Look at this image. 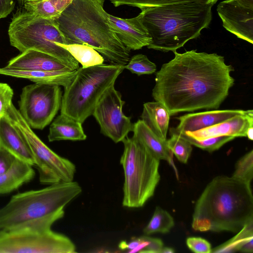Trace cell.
I'll return each instance as SVG.
<instances>
[{
    "label": "cell",
    "instance_id": "1",
    "mask_svg": "<svg viewBox=\"0 0 253 253\" xmlns=\"http://www.w3.org/2000/svg\"><path fill=\"white\" fill-rule=\"evenodd\" d=\"M174 57L156 73L152 96L170 116L218 109L234 84V68L216 53L173 52Z\"/></svg>",
    "mask_w": 253,
    "mask_h": 253
},
{
    "label": "cell",
    "instance_id": "2",
    "mask_svg": "<svg viewBox=\"0 0 253 253\" xmlns=\"http://www.w3.org/2000/svg\"><path fill=\"white\" fill-rule=\"evenodd\" d=\"M253 221L251 185L226 176L214 178L198 199L192 227L195 231L239 232Z\"/></svg>",
    "mask_w": 253,
    "mask_h": 253
},
{
    "label": "cell",
    "instance_id": "3",
    "mask_svg": "<svg viewBox=\"0 0 253 253\" xmlns=\"http://www.w3.org/2000/svg\"><path fill=\"white\" fill-rule=\"evenodd\" d=\"M104 3V0H73L55 21L69 44H87L109 64L125 66L130 50L114 31Z\"/></svg>",
    "mask_w": 253,
    "mask_h": 253
},
{
    "label": "cell",
    "instance_id": "4",
    "mask_svg": "<svg viewBox=\"0 0 253 253\" xmlns=\"http://www.w3.org/2000/svg\"><path fill=\"white\" fill-rule=\"evenodd\" d=\"M212 6L186 2L140 8L142 23L151 38L147 47L174 52L198 38L211 23Z\"/></svg>",
    "mask_w": 253,
    "mask_h": 253
},
{
    "label": "cell",
    "instance_id": "5",
    "mask_svg": "<svg viewBox=\"0 0 253 253\" xmlns=\"http://www.w3.org/2000/svg\"><path fill=\"white\" fill-rule=\"evenodd\" d=\"M82 189L75 181L59 182L12 196L0 209V230L17 228L54 216H64L65 207Z\"/></svg>",
    "mask_w": 253,
    "mask_h": 253
},
{
    "label": "cell",
    "instance_id": "6",
    "mask_svg": "<svg viewBox=\"0 0 253 253\" xmlns=\"http://www.w3.org/2000/svg\"><path fill=\"white\" fill-rule=\"evenodd\" d=\"M8 34L10 44L21 52L32 49L51 55L71 70H77L79 63L57 43L69 44L55 20L36 16L23 7L13 14Z\"/></svg>",
    "mask_w": 253,
    "mask_h": 253
},
{
    "label": "cell",
    "instance_id": "7",
    "mask_svg": "<svg viewBox=\"0 0 253 253\" xmlns=\"http://www.w3.org/2000/svg\"><path fill=\"white\" fill-rule=\"evenodd\" d=\"M124 69L123 65L104 63L79 67L71 84L64 88L61 114L83 124Z\"/></svg>",
    "mask_w": 253,
    "mask_h": 253
},
{
    "label": "cell",
    "instance_id": "8",
    "mask_svg": "<svg viewBox=\"0 0 253 253\" xmlns=\"http://www.w3.org/2000/svg\"><path fill=\"white\" fill-rule=\"evenodd\" d=\"M121 157L124 173L123 199L125 207H142L151 198L160 180V161L137 139L127 136L123 140Z\"/></svg>",
    "mask_w": 253,
    "mask_h": 253
},
{
    "label": "cell",
    "instance_id": "9",
    "mask_svg": "<svg viewBox=\"0 0 253 253\" xmlns=\"http://www.w3.org/2000/svg\"><path fill=\"white\" fill-rule=\"evenodd\" d=\"M54 216L15 228L0 230V253H73L76 247L66 236L51 229L61 219Z\"/></svg>",
    "mask_w": 253,
    "mask_h": 253
},
{
    "label": "cell",
    "instance_id": "10",
    "mask_svg": "<svg viewBox=\"0 0 253 253\" xmlns=\"http://www.w3.org/2000/svg\"><path fill=\"white\" fill-rule=\"evenodd\" d=\"M5 115L27 143L39 174L41 183L51 185L73 181L75 165L59 156L46 146L33 131L12 103Z\"/></svg>",
    "mask_w": 253,
    "mask_h": 253
},
{
    "label": "cell",
    "instance_id": "11",
    "mask_svg": "<svg viewBox=\"0 0 253 253\" xmlns=\"http://www.w3.org/2000/svg\"><path fill=\"white\" fill-rule=\"evenodd\" d=\"M62 97L59 85L42 83L27 85L22 88L18 111L32 128L42 129L60 109Z\"/></svg>",
    "mask_w": 253,
    "mask_h": 253
},
{
    "label": "cell",
    "instance_id": "12",
    "mask_svg": "<svg viewBox=\"0 0 253 253\" xmlns=\"http://www.w3.org/2000/svg\"><path fill=\"white\" fill-rule=\"evenodd\" d=\"M125 103L121 93L112 85L100 99L92 115L98 123L101 133L115 143L122 142L133 129L131 118L123 112Z\"/></svg>",
    "mask_w": 253,
    "mask_h": 253
},
{
    "label": "cell",
    "instance_id": "13",
    "mask_svg": "<svg viewBox=\"0 0 253 253\" xmlns=\"http://www.w3.org/2000/svg\"><path fill=\"white\" fill-rule=\"evenodd\" d=\"M216 10L226 30L253 43V0H224Z\"/></svg>",
    "mask_w": 253,
    "mask_h": 253
},
{
    "label": "cell",
    "instance_id": "14",
    "mask_svg": "<svg viewBox=\"0 0 253 253\" xmlns=\"http://www.w3.org/2000/svg\"><path fill=\"white\" fill-rule=\"evenodd\" d=\"M108 18L118 39L130 50L141 49L150 43L151 38L142 23L140 13L130 18H119L109 14Z\"/></svg>",
    "mask_w": 253,
    "mask_h": 253
},
{
    "label": "cell",
    "instance_id": "15",
    "mask_svg": "<svg viewBox=\"0 0 253 253\" xmlns=\"http://www.w3.org/2000/svg\"><path fill=\"white\" fill-rule=\"evenodd\" d=\"M249 110H215L199 113H188L176 117L179 123L175 127H170L169 134L180 132H192L222 122L237 115H244Z\"/></svg>",
    "mask_w": 253,
    "mask_h": 253
},
{
    "label": "cell",
    "instance_id": "16",
    "mask_svg": "<svg viewBox=\"0 0 253 253\" xmlns=\"http://www.w3.org/2000/svg\"><path fill=\"white\" fill-rule=\"evenodd\" d=\"M251 126H253V111L249 110L247 114L235 116L214 126L185 132L198 140L224 135L246 137L247 130Z\"/></svg>",
    "mask_w": 253,
    "mask_h": 253
},
{
    "label": "cell",
    "instance_id": "17",
    "mask_svg": "<svg viewBox=\"0 0 253 253\" xmlns=\"http://www.w3.org/2000/svg\"><path fill=\"white\" fill-rule=\"evenodd\" d=\"M5 67L33 71L73 70L55 57L32 49L27 50L12 58Z\"/></svg>",
    "mask_w": 253,
    "mask_h": 253
},
{
    "label": "cell",
    "instance_id": "18",
    "mask_svg": "<svg viewBox=\"0 0 253 253\" xmlns=\"http://www.w3.org/2000/svg\"><path fill=\"white\" fill-rule=\"evenodd\" d=\"M0 146L15 158L35 165L27 143L5 114L0 118Z\"/></svg>",
    "mask_w": 253,
    "mask_h": 253
},
{
    "label": "cell",
    "instance_id": "19",
    "mask_svg": "<svg viewBox=\"0 0 253 253\" xmlns=\"http://www.w3.org/2000/svg\"><path fill=\"white\" fill-rule=\"evenodd\" d=\"M77 73L75 70L33 71L16 70L4 67L0 68V74L28 79L35 83L55 84L64 88L68 86Z\"/></svg>",
    "mask_w": 253,
    "mask_h": 253
},
{
    "label": "cell",
    "instance_id": "20",
    "mask_svg": "<svg viewBox=\"0 0 253 253\" xmlns=\"http://www.w3.org/2000/svg\"><path fill=\"white\" fill-rule=\"evenodd\" d=\"M133 135L155 157L159 160L167 161L174 169L178 176L173 161V153L169 148L166 140H163L154 134L141 120L133 124Z\"/></svg>",
    "mask_w": 253,
    "mask_h": 253
},
{
    "label": "cell",
    "instance_id": "21",
    "mask_svg": "<svg viewBox=\"0 0 253 253\" xmlns=\"http://www.w3.org/2000/svg\"><path fill=\"white\" fill-rule=\"evenodd\" d=\"M35 175L32 166L16 158L11 167L0 174V195L16 190L32 180Z\"/></svg>",
    "mask_w": 253,
    "mask_h": 253
},
{
    "label": "cell",
    "instance_id": "22",
    "mask_svg": "<svg viewBox=\"0 0 253 253\" xmlns=\"http://www.w3.org/2000/svg\"><path fill=\"white\" fill-rule=\"evenodd\" d=\"M170 115L165 106L159 101L143 104L141 120L158 137L167 139Z\"/></svg>",
    "mask_w": 253,
    "mask_h": 253
},
{
    "label": "cell",
    "instance_id": "23",
    "mask_svg": "<svg viewBox=\"0 0 253 253\" xmlns=\"http://www.w3.org/2000/svg\"><path fill=\"white\" fill-rule=\"evenodd\" d=\"M86 138L82 124L66 115L60 114L50 126L49 142L59 140L82 141Z\"/></svg>",
    "mask_w": 253,
    "mask_h": 253
},
{
    "label": "cell",
    "instance_id": "24",
    "mask_svg": "<svg viewBox=\"0 0 253 253\" xmlns=\"http://www.w3.org/2000/svg\"><path fill=\"white\" fill-rule=\"evenodd\" d=\"M253 253V221L245 225L231 239L211 250L212 253Z\"/></svg>",
    "mask_w": 253,
    "mask_h": 253
},
{
    "label": "cell",
    "instance_id": "25",
    "mask_svg": "<svg viewBox=\"0 0 253 253\" xmlns=\"http://www.w3.org/2000/svg\"><path fill=\"white\" fill-rule=\"evenodd\" d=\"M73 0H28L23 7L33 15L44 19H57Z\"/></svg>",
    "mask_w": 253,
    "mask_h": 253
},
{
    "label": "cell",
    "instance_id": "26",
    "mask_svg": "<svg viewBox=\"0 0 253 253\" xmlns=\"http://www.w3.org/2000/svg\"><path fill=\"white\" fill-rule=\"evenodd\" d=\"M57 44L68 51L81 63L83 67H88L103 63V57L90 46L85 44Z\"/></svg>",
    "mask_w": 253,
    "mask_h": 253
},
{
    "label": "cell",
    "instance_id": "27",
    "mask_svg": "<svg viewBox=\"0 0 253 253\" xmlns=\"http://www.w3.org/2000/svg\"><path fill=\"white\" fill-rule=\"evenodd\" d=\"M174 225V219L170 214L157 206L150 221L143 229V233L146 235L158 232L166 233L170 231Z\"/></svg>",
    "mask_w": 253,
    "mask_h": 253
},
{
    "label": "cell",
    "instance_id": "28",
    "mask_svg": "<svg viewBox=\"0 0 253 253\" xmlns=\"http://www.w3.org/2000/svg\"><path fill=\"white\" fill-rule=\"evenodd\" d=\"M174 134L178 135L187 140L192 145H194L209 152L218 150L224 144L235 138L231 136L224 135L198 140L189 135L185 132H180Z\"/></svg>",
    "mask_w": 253,
    "mask_h": 253
},
{
    "label": "cell",
    "instance_id": "29",
    "mask_svg": "<svg viewBox=\"0 0 253 253\" xmlns=\"http://www.w3.org/2000/svg\"><path fill=\"white\" fill-rule=\"evenodd\" d=\"M115 7L127 5L141 8L144 7L160 6L163 5L183 3L186 2H198L211 4L213 5L218 0H109Z\"/></svg>",
    "mask_w": 253,
    "mask_h": 253
},
{
    "label": "cell",
    "instance_id": "30",
    "mask_svg": "<svg viewBox=\"0 0 253 253\" xmlns=\"http://www.w3.org/2000/svg\"><path fill=\"white\" fill-rule=\"evenodd\" d=\"M124 68L138 76L156 73V65L143 54H137L130 58Z\"/></svg>",
    "mask_w": 253,
    "mask_h": 253
},
{
    "label": "cell",
    "instance_id": "31",
    "mask_svg": "<svg viewBox=\"0 0 253 253\" xmlns=\"http://www.w3.org/2000/svg\"><path fill=\"white\" fill-rule=\"evenodd\" d=\"M167 140L169 148L181 163L186 164L192 151V145L178 135L173 134Z\"/></svg>",
    "mask_w": 253,
    "mask_h": 253
},
{
    "label": "cell",
    "instance_id": "32",
    "mask_svg": "<svg viewBox=\"0 0 253 253\" xmlns=\"http://www.w3.org/2000/svg\"><path fill=\"white\" fill-rule=\"evenodd\" d=\"M232 176L251 185L253 178V150L248 152L238 161Z\"/></svg>",
    "mask_w": 253,
    "mask_h": 253
},
{
    "label": "cell",
    "instance_id": "33",
    "mask_svg": "<svg viewBox=\"0 0 253 253\" xmlns=\"http://www.w3.org/2000/svg\"><path fill=\"white\" fill-rule=\"evenodd\" d=\"M139 243L131 253H161L164 247L162 241L158 238L147 236L139 237Z\"/></svg>",
    "mask_w": 253,
    "mask_h": 253
},
{
    "label": "cell",
    "instance_id": "34",
    "mask_svg": "<svg viewBox=\"0 0 253 253\" xmlns=\"http://www.w3.org/2000/svg\"><path fill=\"white\" fill-rule=\"evenodd\" d=\"M13 90L7 84L0 82V118L4 115L12 103Z\"/></svg>",
    "mask_w": 253,
    "mask_h": 253
},
{
    "label": "cell",
    "instance_id": "35",
    "mask_svg": "<svg viewBox=\"0 0 253 253\" xmlns=\"http://www.w3.org/2000/svg\"><path fill=\"white\" fill-rule=\"evenodd\" d=\"M187 247L193 252L196 253H211V246L206 240L196 237L187 238L186 241Z\"/></svg>",
    "mask_w": 253,
    "mask_h": 253
},
{
    "label": "cell",
    "instance_id": "36",
    "mask_svg": "<svg viewBox=\"0 0 253 253\" xmlns=\"http://www.w3.org/2000/svg\"><path fill=\"white\" fill-rule=\"evenodd\" d=\"M15 159L11 154L0 146V174L11 167Z\"/></svg>",
    "mask_w": 253,
    "mask_h": 253
},
{
    "label": "cell",
    "instance_id": "37",
    "mask_svg": "<svg viewBox=\"0 0 253 253\" xmlns=\"http://www.w3.org/2000/svg\"><path fill=\"white\" fill-rule=\"evenodd\" d=\"M16 0H0V19L7 17L14 9Z\"/></svg>",
    "mask_w": 253,
    "mask_h": 253
},
{
    "label": "cell",
    "instance_id": "38",
    "mask_svg": "<svg viewBox=\"0 0 253 253\" xmlns=\"http://www.w3.org/2000/svg\"><path fill=\"white\" fill-rule=\"evenodd\" d=\"M246 137L250 140H253V126L249 127L247 130Z\"/></svg>",
    "mask_w": 253,
    "mask_h": 253
},
{
    "label": "cell",
    "instance_id": "39",
    "mask_svg": "<svg viewBox=\"0 0 253 253\" xmlns=\"http://www.w3.org/2000/svg\"><path fill=\"white\" fill-rule=\"evenodd\" d=\"M174 252L173 249L169 247H163L162 249L161 253H173Z\"/></svg>",
    "mask_w": 253,
    "mask_h": 253
},
{
    "label": "cell",
    "instance_id": "40",
    "mask_svg": "<svg viewBox=\"0 0 253 253\" xmlns=\"http://www.w3.org/2000/svg\"><path fill=\"white\" fill-rule=\"evenodd\" d=\"M19 4L21 6H23V4H24V3L28 0H17Z\"/></svg>",
    "mask_w": 253,
    "mask_h": 253
}]
</instances>
